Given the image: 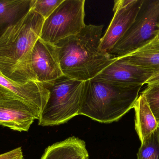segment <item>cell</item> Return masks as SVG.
<instances>
[{"label":"cell","instance_id":"obj_1","mask_svg":"<svg viewBox=\"0 0 159 159\" xmlns=\"http://www.w3.org/2000/svg\"><path fill=\"white\" fill-rule=\"evenodd\" d=\"M45 19L32 8L0 36V73L19 84L36 81L32 51L40 38Z\"/></svg>","mask_w":159,"mask_h":159},{"label":"cell","instance_id":"obj_2","mask_svg":"<svg viewBox=\"0 0 159 159\" xmlns=\"http://www.w3.org/2000/svg\"><path fill=\"white\" fill-rule=\"evenodd\" d=\"M103 25H86L79 33L55 45L63 75L86 81L95 77L117 57L99 49Z\"/></svg>","mask_w":159,"mask_h":159},{"label":"cell","instance_id":"obj_3","mask_svg":"<svg viewBox=\"0 0 159 159\" xmlns=\"http://www.w3.org/2000/svg\"><path fill=\"white\" fill-rule=\"evenodd\" d=\"M142 87L95 78L85 81L79 115L101 123L118 121L134 108Z\"/></svg>","mask_w":159,"mask_h":159},{"label":"cell","instance_id":"obj_4","mask_svg":"<svg viewBox=\"0 0 159 159\" xmlns=\"http://www.w3.org/2000/svg\"><path fill=\"white\" fill-rule=\"evenodd\" d=\"M45 85L49 91V97L38 119L39 126L64 124L79 115L85 81L63 75Z\"/></svg>","mask_w":159,"mask_h":159},{"label":"cell","instance_id":"obj_5","mask_svg":"<svg viewBox=\"0 0 159 159\" xmlns=\"http://www.w3.org/2000/svg\"><path fill=\"white\" fill-rule=\"evenodd\" d=\"M159 31V0H143L133 24L110 54L121 57L148 44Z\"/></svg>","mask_w":159,"mask_h":159},{"label":"cell","instance_id":"obj_6","mask_svg":"<svg viewBox=\"0 0 159 159\" xmlns=\"http://www.w3.org/2000/svg\"><path fill=\"white\" fill-rule=\"evenodd\" d=\"M85 0H64L43 24L40 39L55 45L84 28Z\"/></svg>","mask_w":159,"mask_h":159},{"label":"cell","instance_id":"obj_7","mask_svg":"<svg viewBox=\"0 0 159 159\" xmlns=\"http://www.w3.org/2000/svg\"><path fill=\"white\" fill-rule=\"evenodd\" d=\"M143 0H116L114 17L104 35L99 49L110 54L113 48L131 26L142 6Z\"/></svg>","mask_w":159,"mask_h":159},{"label":"cell","instance_id":"obj_8","mask_svg":"<svg viewBox=\"0 0 159 159\" xmlns=\"http://www.w3.org/2000/svg\"><path fill=\"white\" fill-rule=\"evenodd\" d=\"M41 114L34 107L14 97L0 94V126L28 132Z\"/></svg>","mask_w":159,"mask_h":159},{"label":"cell","instance_id":"obj_9","mask_svg":"<svg viewBox=\"0 0 159 159\" xmlns=\"http://www.w3.org/2000/svg\"><path fill=\"white\" fill-rule=\"evenodd\" d=\"M31 66L36 80L43 84L55 81L63 75L56 46L40 38L32 51Z\"/></svg>","mask_w":159,"mask_h":159},{"label":"cell","instance_id":"obj_10","mask_svg":"<svg viewBox=\"0 0 159 159\" xmlns=\"http://www.w3.org/2000/svg\"><path fill=\"white\" fill-rule=\"evenodd\" d=\"M0 94L14 97L25 102L42 114L49 97L45 84L36 81L19 84L5 77L0 73Z\"/></svg>","mask_w":159,"mask_h":159},{"label":"cell","instance_id":"obj_11","mask_svg":"<svg viewBox=\"0 0 159 159\" xmlns=\"http://www.w3.org/2000/svg\"><path fill=\"white\" fill-rule=\"evenodd\" d=\"M155 73L153 71L116 59L94 78L126 86H143Z\"/></svg>","mask_w":159,"mask_h":159},{"label":"cell","instance_id":"obj_12","mask_svg":"<svg viewBox=\"0 0 159 159\" xmlns=\"http://www.w3.org/2000/svg\"><path fill=\"white\" fill-rule=\"evenodd\" d=\"M86 143L75 137L48 147L41 159H89Z\"/></svg>","mask_w":159,"mask_h":159},{"label":"cell","instance_id":"obj_13","mask_svg":"<svg viewBox=\"0 0 159 159\" xmlns=\"http://www.w3.org/2000/svg\"><path fill=\"white\" fill-rule=\"evenodd\" d=\"M120 57L131 64L155 73L159 72V40L157 37L139 49Z\"/></svg>","mask_w":159,"mask_h":159},{"label":"cell","instance_id":"obj_14","mask_svg":"<svg viewBox=\"0 0 159 159\" xmlns=\"http://www.w3.org/2000/svg\"><path fill=\"white\" fill-rule=\"evenodd\" d=\"M135 130L141 142L159 128V124L143 94L134 104Z\"/></svg>","mask_w":159,"mask_h":159},{"label":"cell","instance_id":"obj_15","mask_svg":"<svg viewBox=\"0 0 159 159\" xmlns=\"http://www.w3.org/2000/svg\"><path fill=\"white\" fill-rule=\"evenodd\" d=\"M34 0H0V36L32 8Z\"/></svg>","mask_w":159,"mask_h":159},{"label":"cell","instance_id":"obj_16","mask_svg":"<svg viewBox=\"0 0 159 159\" xmlns=\"http://www.w3.org/2000/svg\"><path fill=\"white\" fill-rule=\"evenodd\" d=\"M137 156V159H159V128L141 142Z\"/></svg>","mask_w":159,"mask_h":159},{"label":"cell","instance_id":"obj_17","mask_svg":"<svg viewBox=\"0 0 159 159\" xmlns=\"http://www.w3.org/2000/svg\"><path fill=\"white\" fill-rule=\"evenodd\" d=\"M142 93L159 124V83L148 85Z\"/></svg>","mask_w":159,"mask_h":159},{"label":"cell","instance_id":"obj_18","mask_svg":"<svg viewBox=\"0 0 159 159\" xmlns=\"http://www.w3.org/2000/svg\"><path fill=\"white\" fill-rule=\"evenodd\" d=\"M64 0H34L32 8L45 19L48 18Z\"/></svg>","mask_w":159,"mask_h":159},{"label":"cell","instance_id":"obj_19","mask_svg":"<svg viewBox=\"0 0 159 159\" xmlns=\"http://www.w3.org/2000/svg\"><path fill=\"white\" fill-rule=\"evenodd\" d=\"M23 151L21 147H16L11 151L0 154V159H23Z\"/></svg>","mask_w":159,"mask_h":159},{"label":"cell","instance_id":"obj_20","mask_svg":"<svg viewBox=\"0 0 159 159\" xmlns=\"http://www.w3.org/2000/svg\"><path fill=\"white\" fill-rule=\"evenodd\" d=\"M159 72L155 73L148 80L146 84L148 85L159 84Z\"/></svg>","mask_w":159,"mask_h":159},{"label":"cell","instance_id":"obj_21","mask_svg":"<svg viewBox=\"0 0 159 159\" xmlns=\"http://www.w3.org/2000/svg\"><path fill=\"white\" fill-rule=\"evenodd\" d=\"M157 38L159 40V31L158 34L157 36Z\"/></svg>","mask_w":159,"mask_h":159},{"label":"cell","instance_id":"obj_22","mask_svg":"<svg viewBox=\"0 0 159 159\" xmlns=\"http://www.w3.org/2000/svg\"></svg>","mask_w":159,"mask_h":159}]
</instances>
